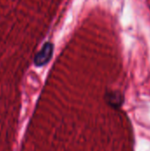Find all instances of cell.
<instances>
[{"mask_svg": "<svg viewBox=\"0 0 150 151\" xmlns=\"http://www.w3.org/2000/svg\"><path fill=\"white\" fill-rule=\"evenodd\" d=\"M53 50H54V45L51 42H46L42 50L35 55L34 63L36 66H42L46 65L52 58L53 55Z\"/></svg>", "mask_w": 150, "mask_h": 151, "instance_id": "cell-1", "label": "cell"}, {"mask_svg": "<svg viewBox=\"0 0 150 151\" xmlns=\"http://www.w3.org/2000/svg\"><path fill=\"white\" fill-rule=\"evenodd\" d=\"M106 98H107L108 104H111L112 107H119L122 104L123 101H124L123 96L120 93H118V92H110V93H107Z\"/></svg>", "mask_w": 150, "mask_h": 151, "instance_id": "cell-2", "label": "cell"}]
</instances>
